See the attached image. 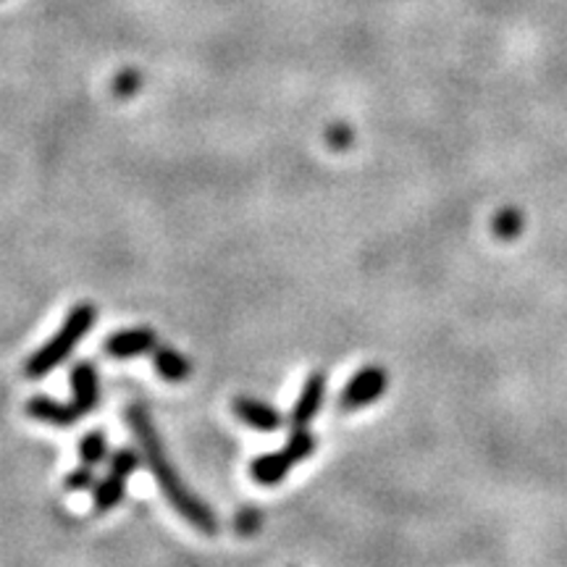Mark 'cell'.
I'll return each mask as SVG.
<instances>
[{
  "mask_svg": "<svg viewBox=\"0 0 567 567\" xmlns=\"http://www.w3.org/2000/svg\"><path fill=\"white\" fill-rule=\"evenodd\" d=\"M126 423H130L132 434L137 436V442L145 452L147 465H151L155 481H158L161 492L166 494L168 505H172L176 513H179L189 526H195L200 534L205 536H216L218 534V517L213 509L205 505V502L197 496L193 488L184 484L179 473L168 457L166 446H163L158 431L151 421V413H147L142 405H132L126 408Z\"/></svg>",
  "mask_w": 567,
  "mask_h": 567,
  "instance_id": "1",
  "label": "cell"
},
{
  "mask_svg": "<svg viewBox=\"0 0 567 567\" xmlns=\"http://www.w3.org/2000/svg\"><path fill=\"white\" fill-rule=\"evenodd\" d=\"M95 321H97L95 305L80 302L76 308H71L66 321H63L61 329L55 331V337L51 339V342L42 344L40 350L24 363L27 379L40 381L42 375L55 371V368H59L63 360H66L69 354L76 350V344H80L82 339L90 334V329L95 326Z\"/></svg>",
  "mask_w": 567,
  "mask_h": 567,
  "instance_id": "2",
  "label": "cell"
},
{
  "mask_svg": "<svg viewBox=\"0 0 567 567\" xmlns=\"http://www.w3.org/2000/svg\"><path fill=\"white\" fill-rule=\"evenodd\" d=\"M318 439L310 434L308 429H295L292 436L287 439L281 452H274V455H260L252 460L250 476L258 481L260 486H276L287 478V473L292 471L297 463L308 460L316 452Z\"/></svg>",
  "mask_w": 567,
  "mask_h": 567,
  "instance_id": "3",
  "label": "cell"
},
{
  "mask_svg": "<svg viewBox=\"0 0 567 567\" xmlns=\"http://www.w3.org/2000/svg\"><path fill=\"white\" fill-rule=\"evenodd\" d=\"M386 386H389V375L384 368L368 365L347 381L339 405H342V410H347V413H352V410H363L368 405H373V402L386 392Z\"/></svg>",
  "mask_w": 567,
  "mask_h": 567,
  "instance_id": "4",
  "label": "cell"
},
{
  "mask_svg": "<svg viewBox=\"0 0 567 567\" xmlns=\"http://www.w3.org/2000/svg\"><path fill=\"white\" fill-rule=\"evenodd\" d=\"M155 347H158V337L153 329H126L105 339L103 350L116 360H130L153 352Z\"/></svg>",
  "mask_w": 567,
  "mask_h": 567,
  "instance_id": "5",
  "label": "cell"
},
{
  "mask_svg": "<svg viewBox=\"0 0 567 567\" xmlns=\"http://www.w3.org/2000/svg\"><path fill=\"white\" fill-rule=\"evenodd\" d=\"M27 415L34 417V421L48 423V425H59V429H71L76 421H80L82 410L76 405H69V402L53 400V396H32L27 402Z\"/></svg>",
  "mask_w": 567,
  "mask_h": 567,
  "instance_id": "6",
  "label": "cell"
},
{
  "mask_svg": "<svg viewBox=\"0 0 567 567\" xmlns=\"http://www.w3.org/2000/svg\"><path fill=\"white\" fill-rule=\"evenodd\" d=\"M323 400H326V373L316 371L308 375V381H305V386L300 392V400H297L292 408L295 429H305V425L313 421V417L321 413Z\"/></svg>",
  "mask_w": 567,
  "mask_h": 567,
  "instance_id": "7",
  "label": "cell"
},
{
  "mask_svg": "<svg viewBox=\"0 0 567 567\" xmlns=\"http://www.w3.org/2000/svg\"><path fill=\"white\" fill-rule=\"evenodd\" d=\"M234 415L255 431H279L284 425V415L279 410L260 400H250V396H237L234 400Z\"/></svg>",
  "mask_w": 567,
  "mask_h": 567,
  "instance_id": "8",
  "label": "cell"
},
{
  "mask_svg": "<svg viewBox=\"0 0 567 567\" xmlns=\"http://www.w3.org/2000/svg\"><path fill=\"white\" fill-rule=\"evenodd\" d=\"M71 392H74V405L82 410V415L92 413L101 402V381L92 363H76L71 371Z\"/></svg>",
  "mask_w": 567,
  "mask_h": 567,
  "instance_id": "9",
  "label": "cell"
},
{
  "mask_svg": "<svg viewBox=\"0 0 567 567\" xmlns=\"http://www.w3.org/2000/svg\"><path fill=\"white\" fill-rule=\"evenodd\" d=\"M153 365L161 379L172 381V384H182V381H187L193 375V363L182 352H176L174 347H155Z\"/></svg>",
  "mask_w": 567,
  "mask_h": 567,
  "instance_id": "10",
  "label": "cell"
},
{
  "mask_svg": "<svg viewBox=\"0 0 567 567\" xmlns=\"http://www.w3.org/2000/svg\"><path fill=\"white\" fill-rule=\"evenodd\" d=\"M126 496V478L111 473L109 478L97 481L95 484V513H111L113 507L122 505Z\"/></svg>",
  "mask_w": 567,
  "mask_h": 567,
  "instance_id": "11",
  "label": "cell"
},
{
  "mask_svg": "<svg viewBox=\"0 0 567 567\" xmlns=\"http://www.w3.org/2000/svg\"><path fill=\"white\" fill-rule=\"evenodd\" d=\"M80 457L84 465H101L105 457H109V442H105V436L101 431H92L80 442Z\"/></svg>",
  "mask_w": 567,
  "mask_h": 567,
  "instance_id": "12",
  "label": "cell"
},
{
  "mask_svg": "<svg viewBox=\"0 0 567 567\" xmlns=\"http://www.w3.org/2000/svg\"><path fill=\"white\" fill-rule=\"evenodd\" d=\"M523 229V216L515 208L502 210L499 216L494 218V234L499 239H515Z\"/></svg>",
  "mask_w": 567,
  "mask_h": 567,
  "instance_id": "13",
  "label": "cell"
},
{
  "mask_svg": "<svg viewBox=\"0 0 567 567\" xmlns=\"http://www.w3.org/2000/svg\"><path fill=\"white\" fill-rule=\"evenodd\" d=\"M137 467H140V455L134 450H118L111 455V473H116V476L130 478Z\"/></svg>",
  "mask_w": 567,
  "mask_h": 567,
  "instance_id": "14",
  "label": "cell"
},
{
  "mask_svg": "<svg viewBox=\"0 0 567 567\" xmlns=\"http://www.w3.org/2000/svg\"><path fill=\"white\" fill-rule=\"evenodd\" d=\"M95 473H92V465H84L76 467L74 473H69L66 478V488L69 492H87V488H95Z\"/></svg>",
  "mask_w": 567,
  "mask_h": 567,
  "instance_id": "15",
  "label": "cell"
},
{
  "mask_svg": "<svg viewBox=\"0 0 567 567\" xmlns=\"http://www.w3.org/2000/svg\"><path fill=\"white\" fill-rule=\"evenodd\" d=\"M140 84H142L140 71L126 69V71H122V74L116 76V82H113V92H116L118 97H132L134 92L140 90Z\"/></svg>",
  "mask_w": 567,
  "mask_h": 567,
  "instance_id": "16",
  "label": "cell"
},
{
  "mask_svg": "<svg viewBox=\"0 0 567 567\" xmlns=\"http://www.w3.org/2000/svg\"><path fill=\"white\" fill-rule=\"evenodd\" d=\"M234 526H237V534H239V536H252V534H258V528H260V513H258V509H243V513L237 515V523H234Z\"/></svg>",
  "mask_w": 567,
  "mask_h": 567,
  "instance_id": "17",
  "label": "cell"
},
{
  "mask_svg": "<svg viewBox=\"0 0 567 567\" xmlns=\"http://www.w3.org/2000/svg\"><path fill=\"white\" fill-rule=\"evenodd\" d=\"M329 142H331V145H334V147H339V151H344V147H350L352 132L347 130L344 124L331 126V130H329Z\"/></svg>",
  "mask_w": 567,
  "mask_h": 567,
  "instance_id": "18",
  "label": "cell"
}]
</instances>
